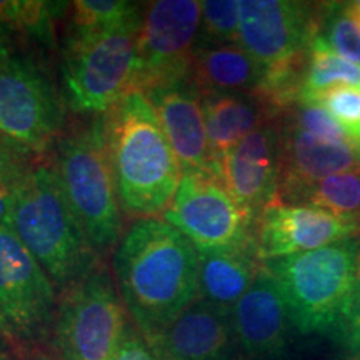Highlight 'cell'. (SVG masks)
I'll use <instances>...</instances> for the list:
<instances>
[{
	"label": "cell",
	"mask_w": 360,
	"mask_h": 360,
	"mask_svg": "<svg viewBox=\"0 0 360 360\" xmlns=\"http://www.w3.org/2000/svg\"><path fill=\"white\" fill-rule=\"evenodd\" d=\"M12 58L11 47H8V42L6 39V34L0 32V69H4L8 64V60Z\"/></svg>",
	"instance_id": "cell-33"
},
{
	"label": "cell",
	"mask_w": 360,
	"mask_h": 360,
	"mask_svg": "<svg viewBox=\"0 0 360 360\" xmlns=\"http://www.w3.org/2000/svg\"><path fill=\"white\" fill-rule=\"evenodd\" d=\"M142 13L109 29L69 34L64 52L65 102L77 114L105 115L134 90Z\"/></svg>",
	"instance_id": "cell-5"
},
{
	"label": "cell",
	"mask_w": 360,
	"mask_h": 360,
	"mask_svg": "<svg viewBox=\"0 0 360 360\" xmlns=\"http://www.w3.org/2000/svg\"><path fill=\"white\" fill-rule=\"evenodd\" d=\"M335 335L345 345L347 352L360 354V270L347 314H345L344 322H342L339 332Z\"/></svg>",
	"instance_id": "cell-29"
},
{
	"label": "cell",
	"mask_w": 360,
	"mask_h": 360,
	"mask_svg": "<svg viewBox=\"0 0 360 360\" xmlns=\"http://www.w3.org/2000/svg\"><path fill=\"white\" fill-rule=\"evenodd\" d=\"M62 4L44 0H15L11 30L29 34L32 37L51 42L53 35V20Z\"/></svg>",
	"instance_id": "cell-27"
},
{
	"label": "cell",
	"mask_w": 360,
	"mask_h": 360,
	"mask_svg": "<svg viewBox=\"0 0 360 360\" xmlns=\"http://www.w3.org/2000/svg\"><path fill=\"white\" fill-rule=\"evenodd\" d=\"M20 154L22 152L17 150V148L0 134V170L13 167V165H20Z\"/></svg>",
	"instance_id": "cell-32"
},
{
	"label": "cell",
	"mask_w": 360,
	"mask_h": 360,
	"mask_svg": "<svg viewBox=\"0 0 360 360\" xmlns=\"http://www.w3.org/2000/svg\"><path fill=\"white\" fill-rule=\"evenodd\" d=\"M64 124V102L45 72L25 57L0 69V134L19 152L44 154Z\"/></svg>",
	"instance_id": "cell-9"
},
{
	"label": "cell",
	"mask_w": 360,
	"mask_h": 360,
	"mask_svg": "<svg viewBox=\"0 0 360 360\" xmlns=\"http://www.w3.org/2000/svg\"><path fill=\"white\" fill-rule=\"evenodd\" d=\"M141 4L127 0H75L72 2L70 32L89 34L109 29L142 13Z\"/></svg>",
	"instance_id": "cell-24"
},
{
	"label": "cell",
	"mask_w": 360,
	"mask_h": 360,
	"mask_svg": "<svg viewBox=\"0 0 360 360\" xmlns=\"http://www.w3.org/2000/svg\"><path fill=\"white\" fill-rule=\"evenodd\" d=\"M282 172L277 199L287 202L304 187L328 175L360 170V147L354 143L327 142L283 117Z\"/></svg>",
	"instance_id": "cell-18"
},
{
	"label": "cell",
	"mask_w": 360,
	"mask_h": 360,
	"mask_svg": "<svg viewBox=\"0 0 360 360\" xmlns=\"http://www.w3.org/2000/svg\"><path fill=\"white\" fill-rule=\"evenodd\" d=\"M37 360H47V359H37Z\"/></svg>",
	"instance_id": "cell-37"
},
{
	"label": "cell",
	"mask_w": 360,
	"mask_h": 360,
	"mask_svg": "<svg viewBox=\"0 0 360 360\" xmlns=\"http://www.w3.org/2000/svg\"><path fill=\"white\" fill-rule=\"evenodd\" d=\"M309 49L360 65V29L345 13L344 4H321L317 30Z\"/></svg>",
	"instance_id": "cell-22"
},
{
	"label": "cell",
	"mask_w": 360,
	"mask_h": 360,
	"mask_svg": "<svg viewBox=\"0 0 360 360\" xmlns=\"http://www.w3.org/2000/svg\"><path fill=\"white\" fill-rule=\"evenodd\" d=\"M255 244L232 249L199 250V299L207 304L232 310L262 272Z\"/></svg>",
	"instance_id": "cell-20"
},
{
	"label": "cell",
	"mask_w": 360,
	"mask_h": 360,
	"mask_svg": "<svg viewBox=\"0 0 360 360\" xmlns=\"http://www.w3.org/2000/svg\"><path fill=\"white\" fill-rule=\"evenodd\" d=\"M254 244L262 262L290 257L360 236V217L337 215L314 205L274 200L254 225Z\"/></svg>",
	"instance_id": "cell-12"
},
{
	"label": "cell",
	"mask_w": 360,
	"mask_h": 360,
	"mask_svg": "<svg viewBox=\"0 0 360 360\" xmlns=\"http://www.w3.org/2000/svg\"><path fill=\"white\" fill-rule=\"evenodd\" d=\"M285 119L299 129L307 130L315 137L322 139V141L357 146L350 139V135L345 132V129L323 109L321 103H295L294 107L285 110Z\"/></svg>",
	"instance_id": "cell-26"
},
{
	"label": "cell",
	"mask_w": 360,
	"mask_h": 360,
	"mask_svg": "<svg viewBox=\"0 0 360 360\" xmlns=\"http://www.w3.org/2000/svg\"><path fill=\"white\" fill-rule=\"evenodd\" d=\"M162 220L186 236L197 250L232 249L254 242V227L214 175L182 174Z\"/></svg>",
	"instance_id": "cell-10"
},
{
	"label": "cell",
	"mask_w": 360,
	"mask_h": 360,
	"mask_svg": "<svg viewBox=\"0 0 360 360\" xmlns=\"http://www.w3.org/2000/svg\"><path fill=\"white\" fill-rule=\"evenodd\" d=\"M102 117L122 212L157 219L172 202L182 169L154 105L134 90Z\"/></svg>",
	"instance_id": "cell-2"
},
{
	"label": "cell",
	"mask_w": 360,
	"mask_h": 360,
	"mask_svg": "<svg viewBox=\"0 0 360 360\" xmlns=\"http://www.w3.org/2000/svg\"><path fill=\"white\" fill-rule=\"evenodd\" d=\"M202 112L215 177L225 155L274 115L252 94H202Z\"/></svg>",
	"instance_id": "cell-19"
},
{
	"label": "cell",
	"mask_w": 360,
	"mask_h": 360,
	"mask_svg": "<svg viewBox=\"0 0 360 360\" xmlns=\"http://www.w3.org/2000/svg\"><path fill=\"white\" fill-rule=\"evenodd\" d=\"M360 90V65L327 52H312L297 103H319L332 90Z\"/></svg>",
	"instance_id": "cell-23"
},
{
	"label": "cell",
	"mask_w": 360,
	"mask_h": 360,
	"mask_svg": "<svg viewBox=\"0 0 360 360\" xmlns=\"http://www.w3.org/2000/svg\"><path fill=\"white\" fill-rule=\"evenodd\" d=\"M112 360H159V357L152 350L150 344L143 339L141 332L129 327L122 344H120L115 357Z\"/></svg>",
	"instance_id": "cell-31"
},
{
	"label": "cell",
	"mask_w": 360,
	"mask_h": 360,
	"mask_svg": "<svg viewBox=\"0 0 360 360\" xmlns=\"http://www.w3.org/2000/svg\"><path fill=\"white\" fill-rule=\"evenodd\" d=\"M60 360H112L129 330L127 309L105 269L64 289L56 312Z\"/></svg>",
	"instance_id": "cell-7"
},
{
	"label": "cell",
	"mask_w": 360,
	"mask_h": 360,
	"mask_svg": "<svg viewBox=\"0 0 360 360\" xmlns=\"http://www.w3.org/2000/svg\"><path fill=\"white\" fill-rule=\"evenodd\" d=\"M114 272L127 314L146 340L199 299V250L162 219L130 225L117 244Z\"/></svg>",
	"instance_id": "cell-1"
},
{
	"label": "cell",
	"mask_w": 360,
	"mask_h": 360,
	"mask_svg": "<svg viewBox=\"0 0 360 360\" xmlns=\"http://www.w3.org/2000/svg\"><path fill=\"white\" fill-rule=\"evenodd\" d=\"M56 170L75 217L97 252L119 244L122 207L107 147L103 117L58 141Z\"/></svg>",
	"instance_id": "cell-6"
},
{
	"label": "cell",
	"mask_w": 360,
	"mask_h": 360,
	"mask_svg": "<svg viewBox=\"0 0 360 360\" xmlns=\"http://www.w3.org/2000/svg\"><path fill=\"white\" fill-rule=\"evenodd\" d=\"M335 360H360V354H355V352H345L337 357Z\"/></svg>",
	"instance_id": "cell-35"
},
{
	"label": "cell",
	"mask_w": 360,
	"mask_h": 360,
	"mask_svg": "<svg viewBox=\"0 0 360 360\" xmlns=\"http://www.w3.org/2000/svg\"><path fill=\"white\" fill-rule=\"evenodd\" d=\"M321 105L339 122L360 147V90L340 87L328 92Z\"/></svg>",
	"instance_id": "cell-28"
},
{
	"label": "cell",
	"mask_w": 360,
	"mask_h": 360,
	"mask_svg": "<svg viewBox=\"0 0 360 360\" xmlns=\"http://www.w3.org/2000/svg\"><path fill=\"white\" fill-rule=\"evenodd\" d=\"M321 4L294 0H240L238 44L269 69L309 51Z\"/></svg>",
	"instance_id": "cell-13"
},
{
	"label": "cell",
	"mask_w": 360,
	"mask_h": 360,
	"mask_svg": "<svg viewBox=\"0 0 360 360\" xmlns=\"http://www.w3.org/2000/svg\"><path fill=\"white\" fill-rule=\"evenodd\" d=\"M188 77L200 94H254L264 69L240 44H207L197 45Z\"/></svg>",
	"instance_id": "cell-21"
},
{
	"label": "cell",
	"mask_w": 360,
	"mask_h": 360,
	"mask_svg": "<svg viewBox=\"0 0 360 360\" xmlns=\"http://www.w3.org/2000/svg\"><path fill=\"white\" fill-rule=\"evenodd\" d=\"M146 96L154 105L182 174L214 175L199 89L184 79L148 90Z\"/></svg>",
	"instance_id": "cell-16"
},
{
	"label": "cell",
	"mask_w": 360,
	"mask_h": 360,
	"mask_svg": "<svg viewBox=\"0 0 360 360\" xmlns=\"http://www.w3.org/2000/svg\"><path fill=\"white\" fill-rule=\"evenodd\" d=\"M24 170L25 167L22 164L0 170V227L11 224L17 186H19Z\"/></svg>",
	"instance_id": "cell-30"
},
{
	"label": "cell",
	"mask_w": 360,
	"mask_h": 360,
	"mask_svg": "<svg viewBox=\"0 0 360 360\" xmlns=\"http://www.w3.org/2000/svg\"><path fill=\"white\" fill-rule=\"evenodd\" d=\"M11 227L60 289L98 269L96 247L75 217L56 167L39 165L24 170Z\"/></svg>",
	"instance_id": "cell-3"
},
{
	"label": "cell",
	"mask_w": 360,
	"mask_h": 360,
	"mask_svg": "<svg viewBox=\"0 0 360 360\" xmlns=\"http://www.w3.org/2000/svg\"><path fill=\"white\" fill-rule=\"evenodd\" d=\"M344 11L360 29V0H357V2H345Z\"/></svg>",
	"instance_id": "cell-34"
},
{
	"label": "cell",
	"mask_w": 360,
	"mask_h": 360,
	"mask_svg": "<svg viewBox=\"0 0 360 360\" xmlns=\"http://www.w3.org/2000/svg\"><path fill=\"white\" fill-rule=\"evenodd\" d=\"M200 24L199 0H157L148 4L143 8L139 35L134 90L146 94L188 79Z\"/></svg>",
	"instance_id": "cell-8"
},
{
	"label": "cell",
	"mask_w": 360,
	"mask_h": 360,
	"mask_svg": "<svg viewBox=\"0 0 360 360\" xmlns=\"http://www.w3.org/2000/svg\"><path fill=\"white\" fill-rule=\"evenodd\" d=\"M200 4V42L197 45L238 44L240 0H204Z\"/></svg>",
	"instance_id": "cell-25"
},
{
	"label": "cell",
	"mask_w": 360,
	"mask_h": 360,
	"mask_svg": "<svg viewBox=\"0 0 360 360\" xmlns=\"http://www.w3.org/2000/svg\"><path fill=\"white\" fill-rule=\"evenodd\" d=\"M231 319L237 345L255 360L281 359L295 330L281 290L265 267L233 305Z\"/></svg>",
	"instance_id": "cell-15"
},
{
	"label": "cell",
	"mask_w": 360,
	"mask_h": 360,
	"mask_svg": "<svg viewBox=\"0 0 360 360\" xmlns=\"http://www.w3.org/2000/svg\"><path fill=\"white\" fill-rule=\"evenodd\" d=\"M147 342L159 360H229L236 342L231 310L197 299Z\"/></svg>",
	"instance_id": "cell-17"
},
{
	"label": "cell",
	"mask_w": 360,
	"mask_h": 360,
	"mask_svg": "<svg viewBox=\"0 0 360 360\" xmlns=\"http://www.w3.org/2000/svg\"><path fill=\"white\" fill-rule=\"evenodd\" d=\"M281 172V124L269 120L225 155L217 179L254 227L265 207L277 199Z\"/></svg>",
	"instance_id": "cell-14"
},
{
	"label": "cell",
	"mask_w": 360,
	"mask_h": 360,
	"mask_svg": "<svg viewBox=\"0 0 360 360\" xmlns=\"http://www.w3.org/2000/svg\"><path fill=\"white\" fill-rule=\"evenodd\" d=\"M56 287L8 225L0 227V314L8 332L39 335L57 312Z\"/></svg>",
	"instance_id": "cell-11"
},
{
	"label": "cell",
	"mask_w": 360,
	"mask_h": 360,
	"mask_svg": "<svg viewBox=\"0 0 360 360\" xmlns=\"http://www.w3.org/2000/svg\"><path fill=\"white\" fill-rule=\"evenodd\" d=\"M264 267L276 281L299 334H337L359 281L360 236L267 260Z\"/></svg>",
	"instance_id": "cell-4"
},
{
	"label": "cell",
	"mask_w": 360,
	"mask_h": 360,
	"mask_svg": "<svg viewBox=\"0 0 360 360\" xmlns=\"http://www.w3.org/2000/svg\"><path fill=\"white\" fill-rule=\"evenodd\" d=\"M0 332H8V327H7L6 321H4L2 314H0Z\"/></svg>",
	"instance_id": "cell-36"
}]
</instances>
